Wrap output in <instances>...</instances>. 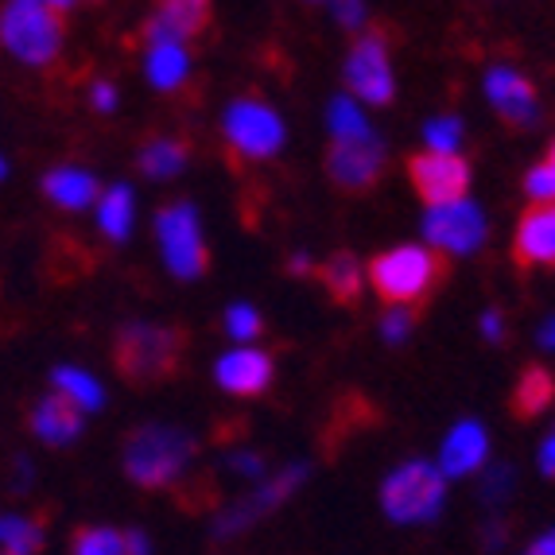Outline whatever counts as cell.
Wrapping results in <instances>:
<instances>
[{
	"label": "cell",
	"instance_id": "e575fe53",
	"mask_svg": "<svg viewBox=\"0 0 555 555\" xmlns=\"http://www.w3.org/2000/svg\"><path fill=\"white\" fill-rule=\"evenodd\" d=\"M334 4V16L343 28H361V20H365V0H331Z\"/></svg>",
	"mask_w": 555,
	"mask_h": 555
},
{
	"label": "cell",
	"instance_id": "cb8c5ba5",
	"mask_svg": "<svg viewBox=\"0 0 555 555\" xmlns=\"http://www.w3.org/2000/svg\"><path fill=\"white\" fill-rule=\"evenodd\" d=\"M137 164L149 179H176L186 167V144L176 137H156L140 149Z\"/></svg>",
	"mask_w": 555,
	"mask_h": 555
},
{
	"label": "cell",
	"instance_id": "8d00e7d4",
	"mask_svg": "<svg viewBox=\"0 0 555 555\" xmlns=\"http://www.w3.org/2000/svg\"><path fill=\"white\" fill-rule=\"evenodd\" d=\"M481 334H486V343H501V338H505V319H501V311H486V315H481Z\"/></svg>",
	"mask_w": 555,
	"mask_h": 555
},
{
	"label": "cell",
	"instance_id": "836d02e7",
	"mask_svg": "<svg viewBox=\"0 0 555 555\" xmlns=\"http://www.w3.org/2000/svg\"><path fill=\"white\" fill-rule=\"evenodd\" d=\"M233 474H245V478H264V459L260 454H249V451H237L225 459Z\"/></svg>",
	"mask_w": 555,
	"mask_h": 555
},
{
	"label": "cell",
	"instance_id": "8992f818",
	"mask_svg": "<svg viewBox=\"0 0 555 555\" xmlns=\"http://www.w3.org/2000/svg\"><path fill=\"white\" fill-rule=\"evenodd\" d=\"M156 241L164 249V264L171 276L198 280L210 269V249H206L198 210L191 203H171L156 218Z\"/></svg>",
	"mask_w": 555,
	"mask_h": 555
},
{
	"label": "cell",
	"instance_id": "603a6c76",
	"mask_svg": "<svg viewBox=\"0 0 555 555\" xmlns=\"http://www.w3.org/2000/svg\"><path fill=\"white\" fill-rule=\"evenodd\" d=\"M132 218H137V198L129 186H109L98 198V230L109 241H125L132 233Z\"/></svg>",
	"mask_w": 555,
	"mask_h": 555
},
{
	"label": "cell",
	"instance_id": "484cf974",
	"mask_svg": "<svg viewBox=\"0 0 555 555\" xmlns=\"http://www.w3.org/2000/svg\"><path fill=\"white\" fill-rule=\"evenodd\" d=\"M0 547L12 555H28L36 547H43V525L31 517H16V513H4L0 517Z\"/></svg>",
	"mask_w": 555,
	"mask_h": 555
},
{
	"label": "cell",
	"instance_id": "74e56055",
	"mask_svg": "<svg viewBox=\"0 0 555 555\" xmlns=\"http://www.w3.org/2000/svg\"><path fill=\"white\" fill-rule=\"evenodd\" d=\"M540 470H544L547 478H555V427H552V436L544 439V447H540Z\"/></svg>",
	"mask_w": 555,
	"mask_h": 555
},
{
	"label": "cell",
	"instance_id": "b9f144b4",
	"mask_svg": "<svg viewBox=\"0 0 555 555\" xmlns=\"http://www.w3.org/2000/svg\"><path fill=\"white\" fill-rule=\"evenodd\" d=\"M39 4H47V9H55V12H66L75 0H39Z\"/></svg>",
	"mask_w": 555,
	"mask_h": 555
},
{
	"label": "cell",
	"instance_id": "44dd1931",
	"mask_svg": "<svg viewBox=\"0 0 555 555\" xmlns=\"http://www.w3.org/2000/svg\"><path fill=\"white\" fill-rule=\"evenodd\" d=\"M552 404H555V377L544 365H528V370L520 373L517 389H513V412H517V420L540 416V412Z\"/></svg>",
	"mask_w": 555,
	"mask_h": 555
},
{
	"label": "cell",
	"instance_id": "52a82bcc",
	"mask_svg": "<svg viewBox=\"0 0 555 555\" xmlns=\"http://www.w3.org/2000/svg\"><path fill=\"white\" fill-rule=\"evenodd\" d=\"M222 132L230 149L245 159H272L284 149V120L257 98H237L222 117Z\"/></svg>",
	"mask_w": 555,
	"mask_h": 555
},
{
	"label": "cell",
	"instance_id": "f546056e",
	"mask_svg": "<svg viewBox=\"0 0 555 555\" xmlns=\"http://www.w3.org/2000/svg\"><path fill=\"white\" fill-rule=\"evenodd\" d=\"M424 137H427V144H431L436 152H459V144H463V120H459V117L427 120Z\"/></svg>",
	"mask_w": 555,
	"mask_h": 555
},
{
	"label": "cell",
	"instance_id": "2e32d148",
	"mask_svg": "<svg viewBox=\"0 0 555 555\" xmlns=\"http://www.w3.org/2000/svg\"><path fill=\"white\" fill-rule=\"evenodd\" d=\"M214 16V0H159V9L144 24V39L159 43V39H195L206 31Z\"/></svg>",
	"mask_w": 555,
	"mask_h": 555
},
{
	"label": "cell",
	"instance_id": "4316f807",
	"mask_svg": "<svg viewBox=\"0 0 555 555\" xmlns=\"http://www.w3.org/2000/svg\"><path fill=\"white\" fill-rule=\"evenodd\" d=\"M326 125H331L334 140L370 137V120H365V113H361V105L353 98H334L331 109H326Z\"/></svg>",
	"mask_w": 555,
	"mask_h": 555
},
{
	"label": "cell",
	"instance_id": "83f0119b",
	"mask_svg": "<svg viewBox=\"0 0 555 555\" xmlns=\"http://www.w3.org/2000/svg\"><path fill=\"white\" fill-rule=\"evenodd\" d=\"M75 552L78 555L129 552V532H120V528H82V532L75 537Z\"/></svg>",
	"mask_w": 555,
	"mask_h": 555
},
{
	"label": "cell",
	"instance_id": "d590c367",
	"mask_svg": "<svg viewBox=\"0 0 555 555\" xmlns=\"http://www.w3.org/2000/svg\"><path fill=\"white\" fill-rule=\"evenodd\" d=\"M90 105H93L98 113H113V109H117V90H113L109 82H93Z\"/></svg>",
	"mask_w": 555,
	"mask_h": 555
},
{
	"label": "cell",
	"instance_id": "5b68a950",
	"mask_svg": "<svg viewBox=\"0 0 555 555\" xmlns=\"http://www.w3.org/2000/svg\"><path fill=\"white\" fill-rule=\"evenodd\" d=\"M447 498V474L431 463H404L380 486V505L397 525H427L436 520Z\"/></svg>",
	"mask_w": 555,
	"mask_h": 555
},
{
	"label": "cell",
	"instance_id": "9c48e42d",
	"mask_svg": "<svg viewBox=\"0 0 555 555\" xmlns=\"http://www.w3.org/2000/svg\"><path fill=\"white\" fill-rule=\"evenodd\" d=\"M486 214L478 210L474 203L463 198H454V203H439L427 210L424 218V237L443 253H454V257H470L486 245Z\"/></svg>",
	"mask_w": 555,
	"mask_h": 555
},
{
	"label": "cell",
	"instance_id": "60d3db41",
	"mask_svg": "<svg viewBox=\"0 0 555 555\" xmlns=\"http://www.w3.org/2000/svg\"><path fill=\"white\" fill-rule=\"evenodd\" d=\"M540 346H547V350H555V315L547 319L544 326H540Z\"/></svg>",
	"mask_w": 555,
	"mask_h": 555
},
{
	"label": "cell",
	"instance_id": "1f68e13d",
	"mask_svg": "<svg viewBox=\"0 0 555 555\" xmlns=\"http://www.w3.org/2000/svg\"><path fill=\"white\" fill-rule=\"evenodd\" d=\"M380 334H385V343L389 346H400L412 334V307H400L392 304V311L380 319Z\"/></svg>",
	"mask_w": 555,
	"mask_h": 555
},
{
	"label": "cell",
	"instance_id": "ee69618b",
	"mask_svg": "<svg viewBox=\"0 0 555 555\" xmlns=\"http://www.w3.org/2000/svg\"><path fill=\"white\" fill-rule=\"evenodd\" d=\"M544 164H552V167H555V144L547 149V159H544Z\"/></svg>",
	"mask_w": 555,
	"mask_h": 555
},
{
	"label": "cell",
	"instance_id": "f1b7e54d",
	"mask_svg": "<svg viewBox=\"0 0 555 555\" xmlns=\"http://www.w3.org/2000/svg\"><path fill=\"white\" fill-rule=\"evenodd\" d=\"M260 311L249 304H233L230 311H225V334H230L233 343H253L260 334Z\"/></svg>",
	"mask_w": 555,
	"mask_h": 555
},
{
	"label": "cell",
	"instance_id": "e0dca14e",
	"mask_svg": "<svg viewBox=\"0 0 555 555\" xmlns=\"http://www.w3.org/2000/svg\"><path fill=\"white\" fill-rule=\"evenodd\" d=\"M490 454V436L486 427L474 424V420H463V424L451 427V436L443 439V454H439V470L447 478H466V474L481 470Z\"/></svg>",
	"mask_w": 555,
	"mask_h": 555
},
{
	"label": "cell",
	"instance_id": "277c9868",
	"mask_svg": "<svg viewBox=\"0 0 555 555\" xmlns=\"http://www.w3.org/2000/svg\"><path fill=\"white\" fill-rule=\"evenodd\" d=\"M0 43L24 66H51L63 51V20L39 0H9L0 12Z\"/></svg>",
	"mask_w": 555,
	"mask_h": 555
},
{
	"label": "cell",
	"instance_id": "ba28073f",
	"mask_svg": "<svg viewBox=\"0 0 555 555\" xmlns=\"http://www.w3.org/2000/svg\"><path fill=\"white\" fill-rule=\"evenodd\" d=\"M346 86L353 98L370 105H389L397 82H392V59H389V36L385 31H365L353 43L350 59H346Z\"/></svg>",
	"mask_w": 555,
	"mask_h": 555
},
{
	"label": "cell",
	"instance_id": "6da1fadb",
	"mask_svg": "<svg viewBox=\"0 0 555 555\" xmlns=\"http://www.w3.org/2000/svg\"><path fill=\"white\" fill-rule=\"evenodd\" d=\"M195 459V436L171 424H144L125 443V474L140 490H167Z\"/></svg>",
	"mask_w": 555,
	"mask_h": 555
},
{
	"label": "cell",
	"instance_id": "7a4b0ae2",
	"mask_svg": "<svg viewBox=\"0 0 555 555\" xmlns=\"http://www.w3.org/2000/svg\"><path fill=\"white\" fill-rule=\"evenodd\" d=\"M117 373L132 385H156V380L176 377L183 361V331L159 323H129L117 331L113 343Z\"/></svg>",
	"mask_w": 555,
	"mask_h": 555
},
{
	"label": "cell",
	"instance_id": "30bf717a",
	"mask_svg": "<svg viewBox=\"0 0 555 555\" xmlns=\"http://www.w3.org/2000/svg\"><path fill=\"white\" fill-rule=\"evenodd\" d=\"M307 474H311V466L307 463H296V466H287V470H280L276 478L264 481L257 493L241 498L237 505H230L222 517L214 520V537L230 540V537H237V532H245L249 525H257V520H264L272 509H280V505H284V501L304 486Z\"/></svg>",
	"mask_w": 555,
	"mask_h": 555
},
{
	"label": "cell",
	"instance_id": "d6a6232c",
	"mask_svg": "<svg viewBox=\"0 0 555 555\" xmlns=\"http://www.w3.org/2000/svg\"><path fill=\"white\" fill-rule=\"evenodd\" d=\"M513 481H517V474H513V466H498V470H490L486 478H481V498L490 501V505H498V501L509 498Z\"/></svg>",
	"mask_w": 555,
	"mask_h": 555
},
{
	"label": "cell",
	"instance_id": "8fae6325",
	"mask_svg": "<svg viewBox=\"0 0 555 555\" xmlns=\"http://www.w3.org/2000/svg\"><path fill=\"white\" fill-rule=\"evenodd\" d=\"M408 176H412V186H416L427 206L454 203V198H463L470 191V167H466V159L459 152H420L408 164Z\"/></svg>",
	"mask_w": 555,
	"mask_h": 555
},
{
	"label": "cell",
	"instance_id": "5bb4252c",
	"mask_svg": "<svg viewBox=\"0 0 555 555\" xmlns=\"http://www.w3.org/2000/svg\"><path fill=\"white\" fill-rule=\"evenodd\" d=\"M486 98L490 105L501 113V120H509L513 129H528L537 125L540 109H537V90L525 75H517L513 66H493L486 75Z\"/></svg>",
	"mask_w": 555,
	"mask_h": 555
},
{
	"label": "cell",
	"instance_id": "4dcf8cb0",
	"mask_svg": "<svg viewBox=\"0 0 555 555\" xmlns=\"http://www.w3.org/2000/svg\"><path fill=\"white\" fill-rule=\"evenodd\" d=\"M525 191H528V198H537V203H555V167L552 164L532 167L525 176Z\"/></svg>",
	"mask_w": 555,
	"mask_h": 555
},
{
	"label": "cell",
	"instance_id": "7c38bea8",
	"mask_svg": "<svg viewBox=\"0 0 555 555\" xmlns=\"http://www.w3.org/2000/svg\"><path fill=\"white\" fill-rule=\"evenodd\" d=\"M380 167H385V144L377 137H350L334 140L331 156H326V176L334 179V186L343 191H365L377 183Z\"/></svg>",
	"mask_w": 555,
	"mask_h": 555
},
{
	"label": "cell",
	"instance_id": "9a60e30c",
	"mask_svg": "<svg viewBox=\"0 0 555 555\" xmlns=\"http://www.w3.org/2000/svg\"><path fill=\"white\" fill-rule=\"evenodd\" d=\"M513 257L520 269H555V203H537L525 210L513 237Z\"/></svg>",
	"mask_w": 555,
	"mask_h": 555
},
{
	"label": "cell",
	"instance_id": "d6986e66",
	"mask_svg": "<svg viewBox=\"0 0 555 555\" xmlns=\"http://www.w3.org/2000/svg\"><path fill=\"white\" fill-rule=\"evenodd\" d=\"M43 195L63 210H86L98 203V179L82 167H55L43 179Z\"/></svg>",
	"mask_w": 555,
	"mask_h": 555
},
{
	"label": "cell",
	"instance_id": "d4e9b609",
	"mask_svg": "<svg viewBox=\"0 0 555 555\" xmlns=\"http://www.w3.org/2000/svg\"><path fill=\"white\" fill-rule=\"evenodd\" d=\"M51 380H55V392H63L78 412H98V408L105 404L102 380L90 377V373L78 370V365H63V370H55V377Z\"/></svg>",
	"mask_w": 555,
	"mask_h": 555
},
{
	"label": "cell",
	"instance_id": "ffe728a7",
	"mask_svg": "<svg viewBox=\"0 0 555 555\" xmlns=\"http://www.w3.org/2000/svg\"><path fill=\"white\" fill-rule=\"evenodd\" d=\"M191 75V55L179 39H159V43H149V82L156 90L171 93L186 82Z\"/></svg>",
	"mask_w": 555,
	"mask_h": 555
},
{
	"label": "cell",
	"instance_id": "3957f363",
	"mask_svg": "<svg viewBox=\"0 0 555 555\" xmlns=\"http://www.w3.org/2000/svg\"><path fill=\"white\" fill-rule=\"evenodd\" d=\"M443 272L447 269L436 249H424V245H397V249L380 253L370 264V284L377 287V296L385 299V304L420 307L436 292Z\"/></svg>",
	"mask_w": 555,
	"mask_h": 555
},
{
	"label": "cell",
	"instance_id": "ab89813d",
	"mask_svg": "<svg viewBox=\"0 0 555 555\" xmlns=\"http://www.w3.org/2000/svg\"><path fill=\"white\" fill-rule=\"evenodd\" d=\"M287 272H292V276H307V272H311V257H307V253H296L292 264H287Z\"/></svg>",
	"mask_w": 555,
	"mask_h": 555
},
{
	"label": "cell",
	"instance_id": "ac0fdd59",
	"mask_svg": "<svg viewBox=\"0 0 555 555\" xmlns=\"http://www.w3.org/2000/svg\"><path fill=\"white\" fill-rule=\"evenodd\" d=\"M31 431L47 447H66L82 436V412H78L63 392H51L31 408Z\"/></svg>",
	"mask_w": 555,
	"mask_h": 555
},
{
	"label": "cell",
	"instance_id": "7bdbcfd3",
	"mask_svg": "<svg viewBox=\"0 0 555 555\" xmlns=\"http://www.w3.org/2000/svg\"><path fill=\"white\" fill-rule=\"evenodd\" d=\"M4 176H9V164H4V156H0V183H4Z\"/></svg>",
	"mask_w": 555,
	"mask_h": 555
},
{
	"label": "cell",
	"instance_id": "7402d4cb",
	"mask_svg": "<svg viewBox=\"0 0 555 555\" xmlns=\"http://www.w3.org/2000/svg\"><path fill=\"white\" fill-rule=\"evenodd\" d=\"M319 276H323L326 292H331L334 304H358L361 299V287H365V276H361V264L353 253H334L331 260H326L323 269H319Z\"/></svg>",
	"mask_w": 555,
	"mask_h": 555
},
{
	"label": "cell",
	"instance_id": "f35d334b",
	"mask_svg": "<svg viewBox=\"0 0 555 555\" xmlns=\"http://www.w3.org/2000/svg\"><path fill=\"white\" fill-rule=\"evenodd\" d=\"M528 552H537V555H555V528H547V537L532 540V544H528Z\"/></svg>",
	"mask_w": 555,
	"mask_h": 555
},
{
	"label": "cell",
	"instance_id": "4fadbf2b",
	"mask_svg": "<svg viewBox=\"0 0 555 555\" xmlns=\"http://www.w3.org/2000/svg\"><path fill=\"white\" fill-rule=\"evenodd\" d=\"M272 377H276L272 353L257 350V346H245V343H241V350H230L214 365V380H218L225 392H233V397H260V392L272 385Z\"/></svg>",
	"mask_w": 555,
	"mask_h": 555
}]
</instances>
